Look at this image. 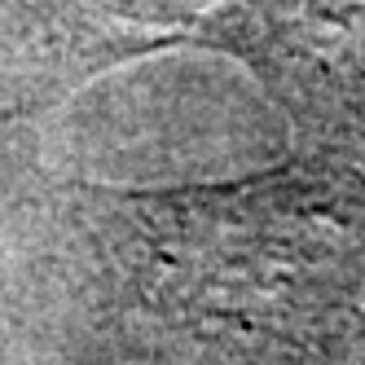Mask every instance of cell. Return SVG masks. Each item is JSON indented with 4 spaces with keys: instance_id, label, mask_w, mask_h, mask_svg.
Wrapping results in <instances>:
<instances>
[{
    "instance_id": "cell-1",
    "label": "cell",
    "mask_w": 365,
    "mask_h": 365,
    "mask_svg": "<svg viewBox=\"0 0 365 365\" xmlns=\"http://www.w3.org/2000/svg\"><path fill=\"white\" fill-rule=\"evenodd\" d=\"M145 233L159 291L202 326L291 348L365 330V194L348 180L277 172L159 194Z\"/></svg>"
}]
</instances>
